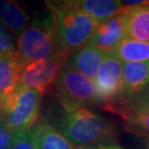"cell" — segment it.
Wrapping results in <instances>:
<instances>
[{
	"mask_svg": "<svg viewBox=\"0 0 149 149\" xmlns=\"http://www.w3.org/2000/svg\"><path fill=\"white\" fill-rule=\"evenodd\" d=\"M54 20L62 50L70 56L91 42L99 22L66 1H47Z\"/></svg>",
	"mask_w": 149,
	"mask_h": 149,
	"instance_id": "cell-2",
	"label": "cell"
},
{
	"mask_svg": "<svg viewBox=\"0 0 149 149\" xmlns=\"http://www.w3.org/2000/svg\"><path fill=\"white\" fill-rule=\"evenodd\" d=\"M0 20L17 38L30 23L31 17L19 2L0 0Z\"/></svg>",
	"mask_w": 149,
	"mask_h": 149,
	"instance_id": "cell-14",
	"label": "cell"
},
{
	"mask_svg": "<svg viewBox=\"0 0 149 149\" xmlns=\"http://www.w3.org/2000/svg\"><path fill=\"white\" fill-rule=\"evenodd\" d=\"M31 133L39 149H77L45 117H40Z\"/></svg>",
	"mask_w": 149,
	"mask_h": 149,
	"instance_id": "cell-13",
	"label": "cell"
},
{
	"mask_svg": "<svg viewBox=\"0 0 149 149\" xmlns=\"http://www.w3.org/2000/svg\"><path fill=\"white\" fill-rule=\"evenodd\" d=\"M17 38L0 20V54L16 53Z\"/></svg>",
	"mask_w": 149,
	"mask_h": 149,
	"instance_id": "cell-18",
	"label": "cell"
},
{
	"mask_svg": "<svg viewBox=\"0 0 149 149\" xmlns=\"http://www.w3.org/2000/svg\"><path fill=\"white\" fill-rule=\"evenodd\" d=\"M112 53L122 63L149 61V42L126 38L118 45Z\"/></svg>",
	"mask_w": 149,
	"mask_h": 149,
	"instance_id": "cell-17",
	"label": "cell"
},
{
	"mask_svg": "<svg viewBox=\"0 0 149 149\" xmlns=\"http://www.w3.org/2000/svg\"><path fill=\"white\" fill-rule=\"evenodd\" d=\"M14 139V133L0 119V149H10Z\"/></svg>",
	"mask_w": 149,
	"mask_h": 149,
	"instance_id": "cell-20",
	"label": "cell"
},
{
	"mask_svg": "<svg viewBox=\"0 0 149 149\" xmlns=\"http://www.w3.org/2000/svg\"><path fill=\"white\" fill-rule=\"evenodd\" d=\"M126 37L149 42V1L136 6H124L117 15Z\"/></svg>",
	"mask_w": 149,
	"mask_h": 149,
	"instance_id": "cell-9",
	"label": "cell"
},
{
	"mask_svg": "<svg viewBox=\"0 0 149 149\" xmlns=\"http://www.w3.org/2000/svg\"><path fill=\"white\" fill-rule=\"evenodd\" d=\"M20 67L17 52L0 54V103L19 86Z\"/></svg>",
	"mask_w": 149,
	"mask_h": 149,
	"instance_id": "cell-15",
	"label": "cell"
},
{
	"mask_svg": "<svg viewBox=\"0 0 149 149\" xmlns=\"http://www.w3.org/2000/svg\"><path fill=\"white\" fill-rule=\"evenodd\" d=\"M90 149H124L118 143H111V144H105V145H100V146L93 147Z\"/></svg>",
	"mask_w": 149,
	"mask_h": 149,
	"instance_id": "cell-21",
	"label": "cell"
},
{
	"mask_svg": "<svg viewBox=\"0 0 149 149\" xmlns=\"http://www.w3.org/2000/svg\"><path fill=\"white\" fill-rule=\"evenodd\" d=\"M106 54L103 50L88 44L69 56L66 67L83 74L93 81Z\"/></svg>",
	"mask_w": 149,
	"mask_h": 149,
	"instance_id": "cell-10",
	"label": "cell"
},
{
	"mask_svg": "<svg viewBox=\"0 0 149 149\" xmlns=\"http://www.w3.org/2000/svg\"><path fill=\"white\" fill-rule=\"evenodd\" d=\"M56 98L62 103L79 107L97 106L93 81L65 67L54 82Z\"/></svg>",
	"mask_w": 149,
	"mask_h": 149,
	"instance_id": "cell-7",
	"label": "cell"
},
{
	"mask_svg": "<svg viewBox=\"0 0 149 149\" xmlns=\"http://www.w3.org/2000/svg\"><path fill=\"white\" fill-rule=\"evenodd\" d=\"M44 94L19 87L0 103V119L13 133L31 130L40 119Z\"/></svg>",
	"mask_w": 149,
	"mask_h": 149,
	"instance_id": "cell-4",
	"label": "cell"
},
{
	"mask_svg": "<svg viewBox=\"0 0 149 149\" xmlns=\"http://www.w3.org/2000/svg\"><path fill=\"white\" fill-rule=\"evenodd\" d=\"M123 90L124 101L131 100L141 94L149 84V61L124 62Z\"/></svg>",
	"mask_w": 149,
	"mask_h": 149,
	"instance_id": "cell-11",
	"label": "cell"
},
{
	"mask_svg": "<svg viewBox=\"0 0 149 149\" xmlns=\"http://www.w3.org/2000/svg\"><path fill=\"white\" fill-rule=\"evenodd\" d=\"M142 93H144L145 95H146V96H148L149 97V84H148V86L146 87V89H145V90L142 92Z\"/></svg>",
	"mask_w": 149,
	"mask_h": 149,
	"instance_id": "cell-23",
	"label": "cell"
},
{
	"mask_svg": "<svg viewBox=\"0 0 149 149\" xmlns=\"http://www.w3.org/2000/svg\"><path fill=\"white\" fill-rule=\"evenodd\" d=\"M77 149H90L117 143L119 131L106 116L86 107L62 103L47 111L45 117Z\"/></svg>",
	"mask_w": 149,
	"mask_h": 149,
	"instance_id": "cell-1",
	"label": "cell"
},
{
	"mask_svg": "<svg viewBox=\"0 0 149 149\" xmlns=\"http://www.w3.org/2000/svg\"><path fill=\"white\" fill-rule=\"evenodd\" d=\"M10 149H39L32 136L31 130L14 133V139Z\"/></svg>",
	"mask_w": 149,
	"mask_h": 149,
	"instance_id": "cell-19",
	"label": "cell"
},
{
	"mask_svg": "<svg viewBox=\"0 0 149 149\" xmlns=\"http://www.w3.org/2000/svg\"><path fill=\"white\" fill-rule=\"evenodd\" d=\"M61 53L65 54L49 12L31 19L25 30L17 37V54L20 66Z\"/></svg>",
	"mask_w": 149,
	"mask_h": 149,
	"instance_id": "cell-3",
	"label": "cell"
},
{
	"mask_svg": "<svg viewBox=\"0 0 149 149\" xmlns=\"http://www.w3.org/2000/svg\"><path fill=\"white\" fill-rule=\"evenodd\" d=\"M142 149H149V138H143V141H142Z\"/></svg>",
	"mask_w": 149,
	"mask_h": 149,
	"instance_id": "cell-22",
	"label": "cell"
},
{
	"mask_svg": "<svg viewBox=\"0 0 149 149\" xmlns=\"http://www.w3.org/2000/svg\"><path fill=\"white\" fill-rule=\"evenodd\" d=\"M71 4L97 22H102L117 16L124 7L117 0H70Z\"/></svg>",
	"mask_w": 149,
	"mask_h": 149,
	"instance_id": "cell-16",
	"label": "cell"
},
{
	"mask_svg": "<svg viewBox=\"0 0 149 149\" xmlns=\"http://www.w3.org/2000/svg\"><path fill=\"white\" fill-rule=\"evenodd\" d=\"M68 58V55L61 53L23 65L20 67L19 87L33 89L45 94L54 84L58 74L66 67Z\"/></svg>",
	"mask_w": 149,
	"mask_h": 149,
	"instance_id": "cell-6",
	"label": "cell"
},
{
	"mask_svg": "<svg viewBox=\"0 0 149 149\" xmlns=\"http://www.w3.org/2000/svg\"><path fill=\"white\" fill-rule=\"evenodd\" d=\"M111 112L116 113L122 119L127 132L149 138V97L144 93L125 101Z\"/></svg>",
	"mask_w": 149,
	"mask_h": 149,
	"instance_id": "cell-8",
	"label": "cell"
},
{
	"mask_svg": "<svg viewBox=\"0 0 149 149\" xmlns=\"http://www.w3.org/2000/svg\"><path fill=\"white\" fill-rule=\"evenodd\" d=\"M122 64L112 52L107 53L93 79L97 106L111 112L124 101Z\"/></svg>",
	"mask_w": 149,
	"mask_h": 149,
	"instance_id": "cell-5",
	"label": "cell"
},
{
	"mask_svg": "<svg viewBox=\"0 0 149 149\" xmlns=\"http://www.w3.org/2000/svg\"><path fill=\"white\" fill-rule=\"evenodd\" d=\"M126 38L120 20L117 16H115L99 23L89 44L93 45L104 52L109 53Z\"/></svg>",
	"mask_w": 149,
	"mask_h": 149,
	"instance_id": "cell-12",
	"label": "cell"
}]
</instances>
